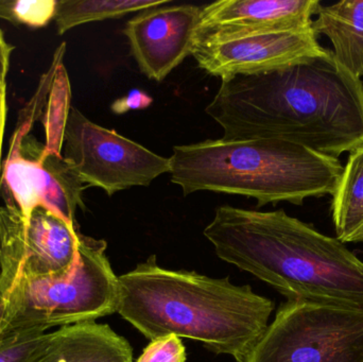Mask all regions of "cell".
<instances>
[{
	"mask_svg": "<svg viewBox=\"0 0 363 362\" xmlns=\"http://www.w3.org/2000/svg\"><path fill=\"white\" fill-rule=\"evenodd\" d=\"M222 140L274 138L339 159L363 145V82L332 50L222 80L206 110Z\"/></svg>",
	"mask_w": 363,
	"mask_h": 362,
	"instance_id": "cell-1",
	"label": "cell"
},
{
	"mask_svg": "<svg viewBox=\"0 0 363 362\" xmlns=\"http://www.w3.org/2000/svg\"><path fill=\"white\" fill-rule=\"evenodd\" d=\"M204 236L225 263L259 278L287 301L363 308V261L337 238L284 210H216Z\"/></svg>",
	"mask_w": 363,
	"mask_h": 362,
	"instance_id": "cell-2",
	"label": "cell"
},
{
	"mask_svg": "<svg viewBox=\"0 0 363 362\" xmlns=\"http://www.w3.org/2000/svg\"><path fill=\"white\" fill-rule=\"evenodd\" d=\"M117 312L147 339L174 335L241 362L269 325L274 303L230 278L174 271L152 255L118 276Z\"/></svg>",
	"mask_w": 363,
	"mask_h": 362,
	"instance_id": "cell-3",
	"label": "cell"
},
{
	"mask_svg": "<svg viewBox=\"0 0 363 362\" xmlns=\"http://www.w3.org/2000/svg\"><path fill=\"white\" fill-rule=\"evenodd\" d=\"M172 182L184 196L208 191L252 198L258 208L333 196L340 159L274 138L205 140L174 147Z\"/></svg>",
	"mask_w": 363,
	"mask_h": 362,
	"instance_id": "cell-4",
	"label": "cell"
},
{
	"mask_svg": "<svg viewBox=\"0 0 363 362\" xmlns=\"http://www.w3.org/2000/svg\"><path fill=\"white\" fill-rule=\"evenodd\" d=\"M106 240L80 236L74 269L64 276L18 278L1 289L0 339L52 327L95 322L117 312L118 276L106 255Z\"/></svg>",
	"mask_w": 363,
	"mask_h": 362,
	"instance_id": "cell-5",
	"label": "cell"
},
{
	"mask_svg": "<svg viewBox=\"0 0 363 362\" xmlns=\"http://www.w3.org/2000/svg\"><path fill=\"white\" fill-rule=\"evenodd\" d=\"M241 362H363V308L287 301Z\"/></svg>",
	"mask_w": 363,
	"mask_h": 362,
	"instance_id": "cell-6",
	"label": "cell"
},
{
	"mask_svg": "<svg viewBox=\"0 0 363 362\" xmlns=\"http://www.w3.org/2000/svg\"><path fill=\"white\" fill-rule=\"evenodd\" d=\"M65 157L87 187H98L113 196L135 186H149L170 172V157H163L142 145L91 123L70 108L64 128Z\"/></svg>",
	"mask_w": 363,
	"mask_h": 362,
	"instance_id": "cell-7",
	"label": "cell"
},
{
	"mask_svg": "<svg viewBox=\"0 0 363 362\" xmlns=\"http://www.w3.org/2000/svg\"><path fill=\"white\" fill-rule=\"evenodd\" d=\"M77 223L44 208L26 217L16 206L0 208V290L18 278L64 276L76 265Z\"/></svg>",
	"mask_w": 363,
	"mask_h": 362,
	"instance_id": "cell-8",
	"label": "cell"
},
{
	"mask_svg": "<svg viewBox=\"0 0 363 362\" xmlns=\"http://www.w3.org/2000/svg\"><path fill=\"white\" fill-rule=\"evenodd\" d=\"M326 51L311 28L203 36L196 38L191 55L201 69L224 80L279 69Z\"/></svg>",
	"mask_w": 363,
	"mask_h": 362,
	"instance_id": "cell-9",
	"label": "cell"
},
{
	"mask_svg": "<svg viewBox=\"0 0 363 362\" xmlns=\"http://www.w3.org/2000/svg\"><path fill=\"white\" fill-rule=\"evenodd\" d=\"M200 14V6L164 4L130 19L123 33L140 72L160 82L191 55Z\"/></svg>",
	"mask_w": 363,
	"mask_h": 362,
	"instance_id": "cell-10",
	"label": "cell"
},
{
	"mask_svg": "<svg viewBox=\"0 0 363 362\" xmlns=\"http://www.w3.org/2000/svg\"><path fill=\"white\" fill-rule=\"evenodd\" d=\"M319 0H222L201 8L196 38L311 29Z\"/></svg>",
	"mask_w": 363,
	"mask_h": 362,
	"instance_id": "cell-11",
	"label": "cell"
},
{
	"mask_svg": "<svg viewBox=\"0 0 363 362\" xmlns=\"http://www.w3.org/2000/svg\"><path fill=\"white\" fill-rule=\"evenodd\" d=\"M27 362H133V349L108 324L79 323L48 334Z\"/></svg>",
	"mask_w": 363,
	"mask_h": 362,
	"instance_id": "cell-12",
	"label": "cell"
},
{
	"mask_svg": "<svg viewBox=\"0 0 363 362\" xmlns=\"http://www.w3.org/2000/svg\"><path fill=\"white\" fill-rule=\"evenodd\" d=\"M313 21L315 35H324L334 47L337 61L354 76L363 77V0L320 4Z\"/></svg>",
	"mask_w": 363,
	"mask_h": 362,
	"instance_id": "cell-13",
	"label": "cell"
},
{
	"mask_svg": "<svg viewBox=\"0 0 363 362\" xmlns=\"http://www.w3.org/2000/svg\"><path fill=\"white\" fill-rule=\"evenodd\" d=\"M332 218L342 244L363 242V145L350 152L333 195Z\"/></svg>",
	"mask_w": 363,
	"mask_h": 362,
	"instance_id": "cell-14",
	"label": "cell"
},
{
	"mask_svg": "<svg viewBox=\"0 0 363 362\" xmlns=\"http://www.w3.org/2000/svg\"><path fill=\"white\" fill-rule=\"evenodd\" d=\"M170 0H60L55 21L60 35L91 21L121 18L129 13L169 4Z\"/></svg>",
	"mask_w": 363,
	"mask_h": 362,
	"instance_id": "cell-15",
	"label": "cell"
},
{
	"mask_svg": "<svg viewBox=\"0 0 363 362\" xmlns=\"http://www.w3.org/2000/svg\"><path fill=\"white\" fill-rule=\"evenodd\" d=\"M48 333L40 331L15 334L0 339V362H27Z\"/></svg>",
	"mask_w": 363,
	"mask_h": 362,
	"instance_id": "cell-16",
	"label": "cell"
},
{
	"mask_svg": "<svg viewBox=\"0 0 363 362\" xmlns=\"http://www.w3.org/2000/svg\"><path fill=\"white\" fill-rule=\"evenodd\" d=\"M57 0H14V25L30 28L46 27L57 13Z\"/></svg>",
	"mask_w": 363,
	"mask_h": 362,
	"instance_id": "cell-17",
	"label": "cell"
},
{
	"mask_svg": "<svg viewBox=\"0 0 363 362\" xmlns=\"http://www.w3.org/2000/svg\"><path fill=\"white\" fill-rule=\"evenodd\" d=\"M136 362H186L181 338L170 335L152 340Z\"/></svg>",
	"mask_w": 363,
	"mask_h": 362,
	"instance_id": "cell-18",
	"label": "cell"
},
{
	"mask_svg": "<svg viewBox=\"0 0 363 362\" xmlns=\"http://www.w3.org/2000/svg\"><path fill=\"white\" fill-rule=\"evenodd\" d=\"M153 99L140 89H132L125 97L116 100L112 104L113 113L117 115L125 114L132 110H143L152 104Z\"/></svg>",
	"mask_w": 363,
	"mask_h": 362,
	"instance_id": "cell-19",
	"label": "cell"
},
{
	"mask_svg": "<svg viewBox=\"0 0 363 362\" xmlns=\"http://www.w3.org/2000/svg\"><path fill=\"white\" fill-rule=\"evenodd\" d=\"M8 72H0V157H1L4 128H6V113H8V106H6V79H8Z\"/></svg>",
	"mask_w": 363,
	"mask_h": 362,
	"instance_id": "cell-20",
	"label": "cell"
},
{
	"mask_svg": "<svg viewBox=\"0 0 363 362\" xmlns=\"http://www.w3.org/2000/svg\"><path fill=\"white\" fill-rule=\"evenodd\" d=\"M12 51V45L9 44L8 40L4 38V32L0 29V72H9Z\"/></svg>",
	"mask_w": 363,
	"mask_h": 362,
	"instance_id": "cell-21",
	"label": "cell"
},
{
	"mask_svg": "<svg viewBox=\"0 0 363 362\" xmlns=\"http://www.w3.org/2000/svg\"><path fill=\"white\" fill-rule=\"evenodd\" d=\"M1 306H2V293H1V290H0V312H1Z\"/></svg>",
	"mask_w": 363,
	"mask_h": 362,
	"instance_id": "cell-22",
	"label": "cell"
}]
</instances>
